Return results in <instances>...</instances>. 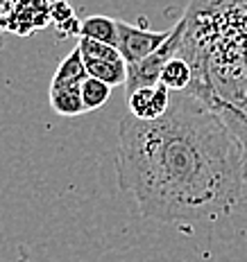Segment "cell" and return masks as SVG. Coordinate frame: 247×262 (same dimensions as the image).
Masks as SVG:
<instances>
[{
  "label": "cell",
  "instance_id": "6da1fadb",
  "mask_svg": "<svg viewBox=\"0 0 247 262\" xmlns=\"http://www.w3.org/2000/svg\"><path fill=\"white\" fill-rule=\"evenodd\" d=\"M116 177L141 215L163 224L213 220L247 185L238 138L191 93H173L159 120H120Z\"/></svg>",
  "mask_w": 247,
  "mask_h": 262
},
{
  "label": "cell",
  "instance_id": "ba28073f",
  "mask_svg": "<svg viewBox=\"0 0 247 262\" xmlns=\"http://www.w3.org/2000/svg\"><path fill=\"white\" fill-rule=\"evenodd\" d=\"M80 39H91L118 48V20L109 16H86L80 23Z\"/></svg>",
  "mask_w": 247,
  "mask_h": 262
},
{
  "label": "cell",
  "instance_id": "8fae6325",
  "mask_svg": "<svg viewBox=\"0 0 247 262\" xmlns=\"http://www.w3.org/2000/svg\"><path fill=\"white\" fill-rule=\"evenodd\" d=\"M109 95H111V86L96 77H86L82 84V102H84L86 111H96V108L104 106Z\"/></svg>",
  "mask_w": 247,
  "mask_h": 262
},
{
  "label": "cell",
  "instance_id": "5b68a950",
  "mask_svg": "<svg viewBox=\"0 0 247 262\" xmlns=\"http://www.w3.org/2000/svg\"><path fill=\"white\" fill-rule=\"evenodd\" d=\"M170 32H150L143 27L129 25L125 20H118V52L123 54V59L127 66L143 61L145 57H150L152 52H157L170 39Z\"/></svg>",
  "mask_w": 247,
  "mask_h": 262
},
{
  "label": "cell",
  "instance_id": "52a82bcc",
  "mask_svg": "<svg viewBox=\"0 0 247 262\" xmlns=\"http://www.w3.org/2000/svg\"><path fill=\"white\" fill-rule=\"evenodd\" d=\"M89 77L86 73L84 59H82L80 48H75L68 57H64V61L57 66L50 81V89H82L84 79Z\"/></svg>",
  "mask_w": 247,
  "mask_h": 262
},
{
  "label": "cell",
  "instance_id": "7a4b0ae2",
  "mask_svg": "<svg viewBox=\"0 0 247 262\" xmlns=\"http://www.w3.org/2000/svg\"><path fill=\"white\" fill-rule=\"evenodd\" d=\"M177 57L193 68L195 95L234 131L247 172V0H191Z\"/></svg>",
  "mask_w": 247,
  "mask_h": 262
},
{
  "label": "cell",
  "instance_id": "9c48e42d",
  "mask_svg": "<svg viewBox=\"0 0 247 262\" xmlns=\"http://www.w3.org/2000/svg\"><path fill=\"white\" fill-rule=\"evenodd\" d=\"M161 86H166L170 93H186L193 84V68L182 57H173L166 63L161 73Z\"/></svg>",
  "mask_w": 247,
  "mask_h": 262
},
{
  "label": "cell",
  "instance_id": "8992f818",
  "mask_svg": "<svg viewBox=\"0 0 247 262\" xmlns=\"http://www.w3.org/2000/svg\"><path fill=\"white\" fill-rule=\"evenodd\" d=\"M170 93L166 86H147V89H139L131 95H127L129 113L139 120H159L170 106Z\"/></svg>",
  "mask_w": 247,
  "mask_h": 262
},
{
  "label": "cell",
  "instance_id": "30bf717a",
  "mask_svg": "<svg viewBox=\"0 0 247 262\" xmlns=\"http://www.w3.org/2000/svg\"><path fill=\"white\" fill-rule=\"evenodd\" d=\"M48 100L54 113L64 118H75L86 113L84 102H82V89H50Z\"/></svg>",
  "mask_w": 247,
  "mask_h": 262
},
{
  "label": "cell",
  "instance_id": "3957f363",
  "mask_svg": "<svg viewBox=\"0 0 247 262\" xmlns=\"http://www.w3.org/2000/svg\"><path fill=\"white\" fill-rule=\"evenodd\" d=\"M78 48L82 52V59H84L89 77H96L109 86L127 84V61L118 52V48L104 46V43L91 39H80Z\"/></svg>",
  "mask_w": 247,
  "mask_h": 262
},
{
  "label": "cell",
  "instance_id": "277c9868",
  "mask_svg": "<svg viewBox=\"0 0 247 262\" xmlns=\"http://www.w3.org/2000/svg\"><path fill=\"white\" fill-rule=\"evenodd\" d=\"M179 41H182V25H175L173 32H170V39L159 48L157 52H152L150 57H145L143 61L127 66V95H131L139 89H147V86H157L161 81V73L166 68V63L173 57H177L179 50Z\"/></svg>",
  "mask_w": 247,
  "mask_h": 262
}]
</instances>
